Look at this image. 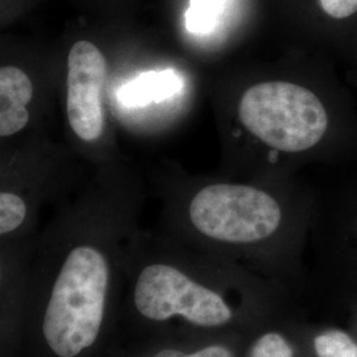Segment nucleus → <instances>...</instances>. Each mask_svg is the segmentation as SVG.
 Segmentation results:
<instances>
[{
	"instance_id": "obj_1",
	"label": "nucleus",
	"mask_w": 357,
	"mask_h": 357,
	"mask_svg": "<svg viewBox=\"0 0 357 357\" xmlns=\"http://www.w3.org/2000/svg\"><path fill=\"white\" fill-rule=\"evenodd\" d=\"M229 271L206 258L128 257L122 326L132 340L231 336L241 312Z\"/></svg>"
},
{
	"instance_id": "obj_2",
	"label": "nucleus",
	"mask_w": 357,
	"mask_h": 357,
	"mask_svg": "<svg viewBox=\"0 0 357 357\" xmlns=\"http://www.w3.org/2000/svg\"><path fill=\"white\" fill-rule=\"evenodd\" d=\"M184 217L193 234L218 246H248L271 238L282 224L280 203L250 185L216 183L195 192Z\"/></svg>"
},
{
	"instance_id": "obj_3",
	"label": "nucleus",
	"mask_w": 357,
	"mask_h": 357,
	"mask_svg": "<svg viewBox=\"0 0 357 357\" xmlns=\"http://www.w3.org/2000/svg\"><path fill=\"white\" fill-rule=\"evenodd\" d=\"M243 126L255 138L283 153H301L323 138L328 118L311 90L268 81L249 88L238 105Z\"/></svg>"
},
{
	"instance_id": "obj_4",
	"label": "nucleus",
	"mask_w": 357,
	"mask_h": 357,
	"mask_svg": "<svg viewBox=\"0 0 357 357\" xmlns=\"http://www.w3.org/2000/svg\"><path fill=\"white\" fill-rule=\"evenodd\" d=\"M107 61L93 43L81 40L68 54L66 113L69 125L79 139L97 141L105 128L102 91Z\"/></svg>"
},
{
	"instance_id": "obj_5",
	"label": "nucleus",
	"mask_w": 357,
	"mask_h": 357,
	"mask_svg": "<svg viewBox=\"0 0 357 357\" xmlns=\"http://www.w3.org/2000/svg\"><path fill=\"white\" fill-rule=\"evenodd\" d=\"M110 357H237L230 336L155 337L132 340Z\"/></svg>"
},
{
	"instance_id": "obj_6",
	"label": "nucleus",
	"mask_w": 357,
	"mask_h": 357,
	"mask_svg": "<svg viewBox=\"0 0 357 357\" xmlns=\"http://www.w3.org/2000/svg\"><path fill=\"white\" fill-rule=\"evenodd\" d=\"M33 98V84L17 66L0 69V135L7 138L26 128L28 103Z\"/></svg>"
},
{
	"instance_id": "obj_7",
	"label": "nucleus",
	"mask_w": 357,
	"mask_h": 357,
	"mask_svg": "<svg viewBox=\"0 0 357 357\" xmlns=\"http://www.w3.org/2000/svg\"><path fill=\"white\" fill-rule=\"evenodd\" d=\"M180 88V81L174 72L150 73L137 78L121 91V100L128 105H144L153 100H163Z\"/></svg>"
},
{
	"instance_id": "obj_8",
	"label": "nucleus",
	"mask_w": 357,
	"mask_h": 357,
	"mask_svg": "<svg viewBox=\"0 0 357 357\" xmlns=\"http://www.w3.org/2000/svg\"><path fill=\"white\" fill-rule=\"evenodd\" d=\"M29 206L16 192L0 193V234L7 238L17 233L26 224Z\"/></svg>"
},
{
	"instance_id": "obj_9",
	"label": "nucleus",
	"mask_w": 357,
	"mask_h": 357,
	"mask_svg": "<svg viewBox=\"0 0 357 357\" xmlns=\"http://www.w3.org/2000/svg\"><path fill=\"white\" fill-rule=\"evenodd\" d=\"M227 0H191L185 23L191 32L205 33L216 26Z\"/></svg>"
},
{
	"instance_id": "obj_10",
	"label": "nucleus",
	"mask_w": 357,
	"mask_h": 357,
	"mask_svg": "<svg viewBox=\"0 0 357 357\" xmlns=\"http://www.w3.org/2000/svg\"><path fill=\"white\" fill-rule=\"evenodd\" d=\"M318 357H357V344L342 331L320 333L314 340Z\"/></svg>"
},
{
	"instance_id": "obj_11",
	"label": "nucleus",
	"mask_w": 357,
	"mask_h": 357,
	"mask_svg": "<svg viewBox=\"0 0 357 357\" xmlns=\"http://www.w3.org/2000/svg\"><path fill=\"white\" fill-rule=\"evenodd\" d=\"M249 357H294L293 347L280 332H264L250 347Z\"/></svg>"
},
{
	"instance_id": "obj_12",
	"label": "nucleus",
	"mask_w": 357,
	"mask_h": 357,
	"mask_svg": "<svg viewBox=\"0 0 357 357\" xmlns=\"http://www.w3.org/2000/svg\"><path fill=\"white\" fill-rule=\"evenodd\" d=\"M320 7L333 19H345L357 13V0H319Z\"/></svg>"
}]
</instances>
